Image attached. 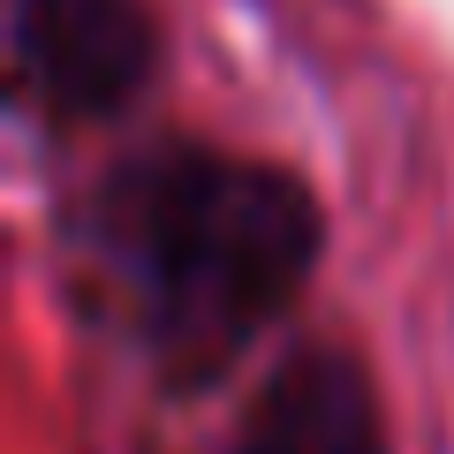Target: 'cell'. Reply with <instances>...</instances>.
<instances>
[{"label": "cell", "mask_w": 454, "mask_h": 454, "mask_svg": "<svg viewBox=\"0 0 454 454\" xmlns=\"http://www.w3.org/2000/svg\"><path fill=\"white\" fill-rule=\"evenodd\" d=\"M16 98L46 121H106L160 83L152 0H16Z\"/></svg>", "instance_id": "cell-2"}, {"label": "cell", "mask_w": 454, "mask_h": 454, "mask_svg": "<svg viewBox=\"0 0 454 454\" xmlns=\"http://www.w3.org/2000/svg\"><path fill=\"white\" fill-rule=\"evenodd\" d=\"M76 250L121 303L129 340L182 387H205L288 318L318 273L325 212L288 167L220 145L129 152L76 212Z\"/></svg>", "instance_id": "cell-1"}, {"label": "cell", "mask_w": 454, "mask_h": 454, "mask_svg": "<svg viewBox=\"0 0 454 454\" xmlns=\"http://www.w3.org/2000/svg\"><path fill=\"white\" fill-rule=\"evenodd\" d=\"M227 454H387L379 387L348 348H295L258 387Z\"/></svg>", "instance_id": "cell-3"}]
</instances>
